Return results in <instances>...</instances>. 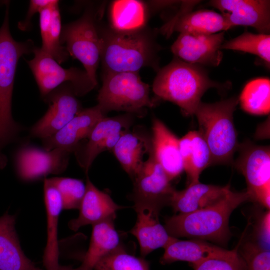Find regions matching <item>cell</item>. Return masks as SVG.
I'll return each mask as SVG.
<instances>
[{
  "label": "cell",
  "instance_id": "484cf974",
  "mask_svg": "<svg viewBox=\"0 0 270 270\" xmlns=\"http://www.w3.org/2000/svg\"><path fill=\"white\" fill-rule=\"evenodd\" d=\"M164 248V252L160 260L161 264L184 261L192 266L226 250L202 240H182L176 238Z\"/></svg>",
  "mask_w": 270,
  "mask_h": 270
},
{
  "label": "cell",
  "instance_id": "3957f363",
  "mask_svg": "<svg viewBox=\"0 0 270 270\" xmlns=\"http://www.w3.org/2000/svg\"><path fill=\"white\" fill-rule=\"evenodd\" d=\"M228 86L212 80L200 66L174 57L157 72L152 86L158 98L174 103L186 116H193L205 92L210 88Z\"/></svg>",
  "mask_w": 270,
  "mask_h": 270
},
{
  "label": "cell",
  "instance_id": "5b68a950",
  "mask_svg": "<svg viewBox=\"0 0 270 270\" xmlns=\"http://www.w3.org/2000/svg\"><path fill=\"white\" fill-rule=\"evenodd\" d=\"M150 92V86L138 72L103 73L97 104L106 113L115 110L143 114L146 108L155 105Z\"/></svg>",
  "mask_w": 270,
  "mask_h": 270
},
{
  "label": "cell",
  "instance_id": "4dcf8cb0",
  "mask_svg": "<svg viewBox=\"0 0 270 270\" xmlns=\"http://www.w3.org/2000/svg\"><path fill=\"white\" fill-rule=\"evenodd\" d=\"M94 270H150L149 262L143 258L128 254L121 244L102 256Z\"/></svg>",
  "mask_w": 270,
  "mask_h": 270
},
{
  "label": "cell",
  "instance_id": "ffe728a7",
  "mask_svg": "<svg viewBox=\"0 0 270 270\" xmlns=\"http://www.w3.org/2000/svg\"><path fill=\"white\" fill-rule=\"evenodd\" d=\"M86 186L78 216L68 223L69 228L74 231L86 225H93L107 218H116V211L123 208L115 203L107 193L98 190L88 176Z\"/></svg>",
  "mask_w": 270,
  "mask_h": 270
},
{
  "label": "cell",
  "instance_id": "ac0fdd59",
  "mask_svg": "<svg viewBox=\"0 0 270 270\" xmlns=\"http://www.w3.org/2000/svg\"><path fill=\"white\" fill-rule=\"evenodd\" d=\"M197 1H186L178 14L162 28V32L170 34L173 32L193 36L209 35L227 30L222 14L212 10L194 12L190 8Z\"/></svg>",
  "mask_w": 270,
  "mask_h": 270
},
{
  "label": "cell",
  "instance_id": "e575fe53",
  "mask_svg": "<svg viewBox=\"0 0 270 270\" xmlns=\"http://www.w3.org/2000/svg\"><path fill=\"white\" fill-rule=\"evenodd\" d=\"M238 251L246 266V270H270V252L254 242L242 244Z\"/></svg>",
  "mask_w": 270,
  "mask_h": 270
},
{
  "label": "cell",
  "instance_id": "836d02e7",
  "mask_svg": "<svg viewBox=\"0 0 270 270\" xmlns=\"http://www.w3.org/2000/svg\"><path fill=\"white\" fill-rule=\"evenodd\" d=\"M239 244L232 250L210 257L193 266L194 270H246V264L238 252Z\"/></svg>",
  "mask_w": 270,
  "mask_h": 270
},
{
  "label": "cell",
  "instance_id": "2e32d148",
  "mask_svg": "<svg viewBox=\"0 0 270 270\" xmlns=\"http://www.w3.org/2000/svg\"><path fill=\"white\" fill-rule=\"evenodd\" d=\"M106 114L96 106L82 109L62 128L50 136L42 140L44 148L47 150L60 149L74 152L80 142L86 139L96 124Z\"/></svg>",
  "mask_w": 270,
  "mask_h": 270
},
{
  "label": "cell",
  "instance_id": "9c48e42d",
  "mask_svg": "<svg viewBox=\"0 0 270 270\" xmlns=\"http://www.w3.org/2000/svg\"><path fill=\"white\" fill-rule=\"evenodd\" d=\"M236 168L244 176L250 200L270 210V149L245 142L240 144Z\"/></svg>",
  "mask_w": 270,
  "mask_h": 270
},
{
  "label": "cell",
  "instance_id": "8fae6325",
  "mask_svg": "<svg viewBox=\"0 0 270 270\" xmlns=\"http://www.w3.org/2000/svg\"><path fill=\"white\" fill-rule=\"evenodd\" d=\"M132 114L126 113L114 117L105 116L95 126L86 142L74 152L79 165L88 172L93 162L101 152L112 150L122 135L130 130Z\"/></svg>",
  "mask_w": 270,
  "mask_h": 270
},
{
  "label": "cell",
  "instance_id": "d6a6232c",
  "mask_svg": "<svg viewBox=\"0 0 270 270\" xmlns=\"http://www.w3.org/2000/svg\"><path fill=\"white\" fill-rule=\"evenodd\" d=\"M48 180L60 194L62 209L79 208L86 188L82 180L64 177H54Z\"/></svg>",
  "mask_w": 270,
  "mask_h": 270
},
{
  "label": "cell",
  "instance_id": "d4e9b609",
  "mask_svg": "<svg viewBox=\"0 0 270 270\" xmlns=\"http://www.w3.org/2000/svg\"><path fill=\"white\" fill-rule=\"evenodd\" d=\"M58 3L56 0L39 14L42 40L40 48L60 64L68 60L69 54L60 41L62 26Z\"/></svg>",
  "mask_w": 270,
  "mask_h": 270
},
{
  "label": "cell",
  "instance_id": "6da1fadb",
  "mask_svg": "<svg viewBox=\"0 0 270 270\" xmlns=\"http://www.w3.org/2000/svg\"><path fill=\"white\" fill-rule=\"evenodd\" d=\"M101 18L97 21V29L103 73L138 72L145 67L158 72L160 46L154 30L146 26L134 31H118Z\"/></svg>",
  "mask_w": 270,
  "mask_h": 270
},
{
  "label": "cell",
  "instance_id": "9a60e30c",
  "mask_svg": "<svg viewBox=\"0 0 270 270\" xmlns=\"http://www.w3.org/2000/svg\"><path fill=\"white\" fill-rule=\"evenodd\" d=\"M224 36V32L200 36L180 34L171 50L176 57L188 63L218 66L223 57L220 48Z\"/></svg>",
  "mask_w": 270,
  "mask_h": 270
},
{
  "label": "cell",
  "instance_id": "603a6c76",
  "mask_svg": "<svg viewBox=\"0 0 270 270\" xmlns=\"http://www.w3.org/2000/svg\"><path fill=\"white\" fill-rule=\"evenodd\" d=\"M16 218L6 212L0 217V270H43L22 251L15 229Z\"/></svg>",
  "mask_w": 270,
  "mask_h": 270
},
{
  "label": "cell",
  "instance_id": "8d00e7d4",
  "mask_svg": "<svg viewBox=\"0 0 270 270\" xmlns=\"http://www.w3.org/2000/svg\"><path fill=\"white\" fill-rule=\"evenodd\" d=\"M56 0H31L28 9L24 20L18 24V28L22 30H28L31 26V20L34 15L40 12L43 8L51 5Z\"/></svg>",
  "mask_w": 270,
  "mask_h": 270
},
{
  "label": "cell",
  "instance_id": "74e56055",
  "mask_svg": "<svg viewBox=\"0 0 270 270\" xmlns=\"http://www.w3.org/2000/svg\"><path fill=\"white\" fill-rule=\"evenodd\" d=\"M54 270H84L83 268L80 266L79 267L76 268H73L70 266H59Z\"/></svg>",
  "mask_w": 270,
  "mask_h": 270
},
{
  "label": "cell",
  "instance_id": "f1b7e54d",
  "mask_svg": "<svg viewBox=\"0 0 270 270\" xmlns=\"http://www.w3.org/2000/svg\"><path fill=\"white\" fill-rule=\"evenodd\" d=\"M238 102L245 112L255 115L268 114L270 111V81L258 78L249 82L243 88Z\"/></svg>",
  "mask_w": 270,
  "mask_h": 270
},
{
  "label": "cell",
  "instance_id": "52a82bcc",
  "mask_svg": "<svg viewBox=\"0 0 270 270\" xmlns=\"http://www.w3.org/2000/svg\"><path fill=\"white\" fill-rule=\"evenodd\" d=\"M34 58L26 62L38 84L42 98L58 86L70 83L76 96H84L96 85L85 70L75 67L64 68L40 48L35 46Z\"/></svg>",
  "mask_w": 270,
  "mask_h": 270
},
{
  "label": "cell",
  "instance_id": "d6986e66",
  "mask_svg": "<svg viewBox=\"0 0 270 270\" xmlns=\"http://www.w3.org/2000/svg\"><path fill=\"white\" fill-rule=\"evenodd\" d=\"M152 122V154L172 181L184 172L179 138L160 119Z\"/></svg>",
  "mask_w": 270,
  "mask_h": 270
},
{
  "label": "cell",
  "instance_id": "7402d4cb",
  "mask_svg": "<svg viewBox=\"0 0 270 270\" xmlns=\"http://www.w3.org/2000/svg\"><path fill=\"white\" fill-rule=\"evenodd\" d=\"M230 190L229 184L222 186L198 182L188 184L183 190H175L168 204L178 214L189 213L215 204Z\"/></svg>",
  "mask_w": 270,
  "mask_h": 270
},
{
  "label": "cell",
  "instance_id": "e0dca14e",
  "mask_svg": "<svg viewBox=\"0 0 270 270\" xmlns=\"http://www.w3.org/2000/svg\"><path fill=\"white\" fill-rule=\"evenodd\" d=\"M137 220L130 230L138 240L142 258L154 250L164 248L175 238L169 235L158 218L160 208L148 203L134 202Z\"/></svg>",
  "mask_w": 270,
  "mask_h": 270
},
{
  "label": "cell",
  "instance_id": "4316f807",
  "mask_svg": "<svg viewBox=\"0 0 270 270\" xmlns=\"http://www.w3.org/2000/svg\"><path fill=\"white\" fill-rule=\"evenodd\" d=\"M150 11L146 2L138 0H118L111 2L108 24L112 28L130 32L147 26Z\"/></svg>",
  "mask_w": 270,
  "mask_h": 270
},
{
  "label": "cell",
  "instance_id": "cb8c5ba5",
  "mask_svg": "<svg viewBox=\"0 0 270 270\" xmlns=\"http://www.w3.org/2000/svg\"><path fill=\"white\" fill-rule=\"evenodd\" d=\"M44 192L46 214L47 238L43 263L46 270H54L59 266L58 227L62 205L58 191L48 178L44 180Z\"/></svg>",
  "mask_w": 270,
  "mask_h": 270
},
{
  "label": "cell",
  "instance_id": "4fadbf2b",
  "mask_svg": "<svg viewBox=\"0 0 270 270\" xmlns=\"http://www.w3.org/2000/svg\"><path fill=\"white\" fill-rule=\"evenodd\" d=\"M210 4L222 12L228 30L234 26H248L259 34H269L270 0H214Z\"/></svg>",
  "mask_w": 270,
  "mask_h": 270
},
{
  "label": "cell",
  "instance_id": "5bb4252c",
  "mask_svg": "<svg viewBox=\"0 0 270 270\" xmlns=\"http://www.w3.org/2000/svg\"><path fill=\"white\" fill-rule=\"evenodd\" d=\"M132 180L134 188L132 198L134 202L148 203L160 208L165 204H168L176 190L152 153Z\"/></svg>",
  "mask_w": 270,
  "mask_h": 270
},
{
  "label": "cell",
  "instance_id": "1f68e13d",
  "mask_svg": "<svg viewBox=\"0 0 270 270\" xmlns=\"http://www.w3.org/2000/svg\"><path fill=\"white\" fill-rule=\"evenodd\" d=\"M191 138L190 166L187 176L188 185L200 182L202 172L212 165L210 148L198 130L190 131Z\"/></svg>",
  "mask_w": 270,
  "mask_h": 270
},
{
  "label": "cell",
  "instance_id": "7a4b0ae2",
  "mask_svg": "<svg viewBox=\"0 0 270 270\" xmlns=\"http://www.w3.org/2000/svg\"><path fill=\"white\" fill-rule=\"evenodd\" d=\"M246 191L230 190L222 199L204 208L186 214H178L165 220L164 228L170 236L208 240L226 245L232 234L230 216L242 203L250 200Z\"/></svg>",
  "mask_w": 270,
  "mask_h": 270
},
{
  "label": "cell",
  "instance_id": "d590c367",
  "mask_svg": "<svg viewBox=\"0 0 270 270\" xmlns=\"http://www.w3.org/2000/svg\"><path fill=\"white\" fill-rule=\"evenodd\" d=\"M254 234L256 241L254 242L262 248L270 250V212H263L258 218L254 226Z\"/></svg>",
  "mask_w": 270,
  "mask_h": 270
},
{
  "label": "cell",
  "instance_id": "30bf717a",
  "mask_svg": "<svg viewBox=\"0 0 270 270\" xmlns=\"http://www.w3.org/2000/svg\"><path fill=\"white\" fill-rule=\"evenodd\" d=\"M76 96L72 85L67 82L44 97L43 98L48 104V108L31 128L30 136L44 140L62 128L82 110Z\"/></svg>",
  "mask_w": 270,
  "mask_h": 270
},
{
  "label": "cell",
  "instance_id": "83f0119b",
  "mask_svg": "<svg viewBox=\"0 0 270 270\" xmlns=\"http://www.w3.org/2000/svg\"><path fill=\"white\" fill-rule=\"evenodd\" d=\"M110 218L92 225L89 247L80 265L84 270H93L96 264L120 244L114 220Z\"/></svg>",
  "mask_w": 270,
  "mask_h": 270
},
{
  "label": "cell",
  "instance_id": "ba28073f",
  "mask_svg": "<svg viewBox=\"0 0 270 270\" xmlns=\"http://www.w3.org/2000/svg\"><path fill=\"white\" fill-rule=\"evenodd\" d=\"M0 28V125L7 124L13 120L12 100L17 64L20 57L32 52L34 42L28 40L16 41L9 28L8 7Z\"/></svg>",
  "mask_w": 270,
  "mask_h": 270
},
{
  "label": "cell",
  "instance_id": "277c9868",
  "mask_svg": "<svg viewBox=\"0 0 270 270\" xmlns=\"http://www.w3.org/2000/svg\"><path fill=\"white\" fill-rule=\"evenodd\" d=\"M238 104V98L234 96L214 103L201 102L195 112L198 132L211 152L212 164L234 162L240 146L233 117Z\"/></svg>",
  "mask_w": 270,
  "mask_h": 270
},
{
  "label": "cell",
  "instance_id": "7c38bea8",
  "mask_svg": "<svg viewBox=\"0 0 270 270\" xmlns=\"http://www.w3.org/2000/svg\"><path fill=\"white\" fill-rule=\"evenodd\" d=\"M70 153L60 150H47L25 144L16 152L14 162L18 176L25 181H33L49 174H60L68 166Z\"/></svg>",
  "mask_w": 270,
  "mask_h": 270
},
{
  "label": "cell",
  "instance_id": "f546056e",
  "mask_svg": "<svg viewBox=\"0 0 270 270\" xmlns=\"http://www.w3.org/2000/svg\"><path fill=\"white\" fill-rule=\"evenodd\" d=\"M221 50H232L258 56L270 65V35L245 32L239 36L224 42Z\"/></svg>",
  "mask_w": 270,
  "mask_h": 270
},
{
  "label": "cell",
  "instance_id": "8992f818",
  "mask_svg": "<svg viewBox=\"0 0 270 270\" xmlns=\"http://www.w3.org/2000/svg\"><path fill=\"white\" fill-rule=\"evenodd\" d=\"M102 8L90 7L77 20L62 26L60 41L69 56L78 60L97 85L96 71L100 62V40L97 21Z\"/></svg>",
  "mask_w": 270,
  "mask_h": 270
},
{
  "label": "cell",
  "instance_id": "44dd1931",
  "mask_svg": "<svg viewBox=\"0 0 270 270\" xmlns=\"http://www.w3.org/2000/svg\"><path fill=\"white\" fill-rule=\"evenodd\" d=\"M112 152L122 168L133 180L152 153V136L143 130H127Z\"/></svg>",
  "mask_w": 270,
  "mask_h": 270
}]
</instances>
